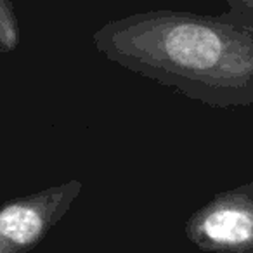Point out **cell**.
<instances>
[{"mask_svg": "<svg viewBox=\"0 0 253 253\" xmlns=\"http://www.w3.org/2000/svg\"><path fill=\"white\" fill-rule=\"evenodd\" d=\"M186 236L205 252L253 253V182L201 207L187 220Z\"/></svg>", "mask_w": 253, "mask_h": 253, "instance_id": "obj_2", "label": "cell"}, {"mask_svg": "<svg viewBox=\"0 0 253 253\" xmlns=\"http://www.w3.org/2000/svg\"><path fill=\"white\" fill-rule=\"evenodd\" d=\"M229 11L222 18L229 23L253 30V0H227Z\"/></svg>", "mask_w": 253, "mask_h": 253, "instance_id": "obj_5", "label": "cell"}, {"mask_svg": "<svg viewBox=\"0 0 253 253\" xmlns=\"http://www.w3.org/2000/svg\"><path fill=\"white\" fill-rule=\"evenodd\" d=\"M106 59L215 108L253 104V30L222 16L149 11L94 33Z\"/></svg>", "mask_w": 253, "mask_h": 253, "instance_id": "obj_1", "label": "cell"}, {"mask_svg": "<svg viewBox=\"0 0 253 253\" xmlns=\"http://www.w3.org/2000/svg\"><path fill=\"white\" fill-rule=\"evenodd\" d=\"M19 43V25L11 0H0V50L11 52Z\"/></svg>", "mask_w": 253, "mask_h": 253, "instance_id": "obj_4", "label": "cell"}, {"mask_svg": "<svg viewBox=\"0 0 253 253\" xmlns=\"http://www.w3.org/2000/svg\"><path fill=\"white\" fill-rule=\"evenodd\" d=\"M82 182L70 180L0 207V253H28L70 210Z\"/></svg>", "mask_w": 253, "mask_h": 253, "instance_id": "obj_3", "label": "cell"}]
</instances>
